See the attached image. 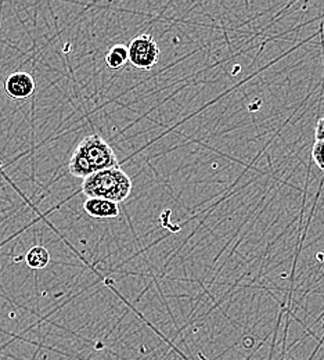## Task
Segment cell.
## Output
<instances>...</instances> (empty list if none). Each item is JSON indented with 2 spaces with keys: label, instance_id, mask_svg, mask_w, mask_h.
Returning <instances> with one entry per match:
<instances>
[{
  "label": "cell",
  "instance_id": "cell-1",
  "mask_svg": "<svg viewBox=\"0 0 324 360\" xmlns=\"http://www.w3.org/2000/svg\"><path fill=\"white\" fill-rule=\"evenodd\" d=\"M119 167L111 146L98 135L86 136L71 155L68 171L75 178L86 179L94 172Z\"/></svg>",
  "mask_w": 324,
  "mask_h": 360
},
{
  "label": "cell",
  "instance_id": "cell-2",
  "mask_svg": "<svg viewBox=\"0 0 324 360\" xmlns=\"http://www.w3.org/2000/svg\"><path fill=\"white\" fill-rule=\"evenodd\" d=\"M82 193L86 198H103L122 202L132 193V180L119 167L94 172L82 183Z\"/></svg>",
  "mask_w": 324,
  "mask_h": 360
},
{
  "label": "cell",
  "instance_id": "cell-3",
  "mask_svg": "<svg viewBox=\"0 0 324 360\" xmlns=\"http://www.w3.org/2000/svg\"><path fill=\"white\" fill-rule=\"evenodd\" d=\"M128 54L129 61L135 68L148 71L160 61L161 50L150 34H141L128 45Z\"/></svg>",
  "mask_w": 324,
  "mask_h": 360
},
{
  "label": "cell",
  "instance_id": "cell-4",
  "mask_svg": "<svg viewBox=\"0 0 324 360\" xmlns=\"http://www.w3.org/2000/svg\"><path fill=\"white\" fill-rule=\"evenodd\" d=\"M35 79L28 72H14L6 78L4 90L13 100H27L35 93Z\"/></svg>",
  "mask_w": 324,
  "mask_h": 360
},
{
  "label": "cell",
  "instance_id": "cell-5",
  "mask_svg": "<svg viewBox=\"0 0 324 360\" xmlns=\"http://www.w3.org/2000/svg\"><path fill=\"white\" fill-rule=\"evenodd\" d=\"M84 210L96 219H114L119 217L118 204L103 198H88L84 204Z\"/></svg>",
  "mask_w": 324,
  "mask_h": 360
},
{
  "label": "cell",
  "instance_id": "cell-6",
  "mask_svg": "<svg viewBox=\"0 0 324 360\" xmlns=\"http://www.w3.org/2000/svg\"><path fill=\"white\" fill-rule=\"evenodd\" d=\"M105 65L112 71H119L129 61L128 46L114 45L105 54Z\"/></svg>",
  "mask_w": 324,
  "mask_h": 360
},
{
  "label": "cell",
  "instance_id": "cell-7",
  "mask_svg": "<svg viewBox=\"0 0 324 360\" xmlns=\"http://www.w3.org/2000/svg\"><path fill=\"white\" fill-rule=\"evenodd\" d=\"M25 262L31 269H45L50 262V254L42 245L31 247L25 254Z\"/></svg>",
  "mask_w": 324,
  "mask_h": 360
},
{
  "label": "cell",
  "instance_id": "cell-8",
  "mask_svg": "<svg viewBox=\"0 0 324 360\" xmlns=\"http://www.w3.org/2000/svg\"><path fill=\"white\" fill-rule=\"evenodd\" d=\"M312 158L319 169L324 171V141L316 140L312 148Z\"/></svg>",
  "mask_w": 324,
  "mask_h": 360
},
{
  "label": "cell",
  "instance_id": "cell-9",
  "mask_svg": "<svg viewBox=\"0 0 324 360\" xmlns=\"http://www.w3.org/2000/svg\"><path fill=\"white\" fill-rule=\"evenodd\" d=\"M315 140L324 141V115L318 121V125L315 129Z\"/></svg>",
  "mask_w": 324,
  "mask_h": 360
},
{
  "label": "cell",
  "instance_id": "cell-10",
  "mask_svg": "<svg viewBox=\"0 0 324 360\" xmlns=\"http://www.w3.org/2000/svg\"><path fill=\"white\" fill-rule=\"evenodd\" d=\"M1 167H3V162H1V160H0V171H1Z\"/></svg>",
  "mask_w": 324,
  "mask_h": 360
}]
</instances>
